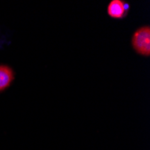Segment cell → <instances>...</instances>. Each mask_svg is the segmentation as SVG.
<instances>
[{
	"mask_svg": "<svg viewBox=\"0 0 150 150\" xmlns=\"http://www.w3.org/2000/svg\"><path fill=\"white\" fill-rule=\"evenodd\" d=\"M129 9V5L121 0H112L108 5L107 13L109 16L114 19H122L124 18Z\"/></svg>",
	"mask_w": 150,
	"mask_h": 150,
	"instance_id": "cell-2",
	"label": "cell"
},
{
	"mask_svg": "<svg viewBox=\"0 0 150 150\" xmlns=\"http://www.w3.org/2000/svg\"><path fill=\"white\" fill-rule=\"evenodd\" d=\"M15 79V73L10 67L0 65V92L8 88Z\"/></svg>",
	"mask_w": 150,
	"mask_h": 150,
	"instance_id": "cell-3",
	"label": "cell"
},
{
	"mask_svg": "<svg viewBox=\"0 0 150 150\" xmlns=\"http://www.w3.org/2000/svg\"><path fill=\"white\" fill-rule=\"evenodd\" d=\"M132 46L139 55L148 57L150 55V27L142 26L132 36Z\"/></svg>",
	"mask_w": 150,
	"mask_h": 150,
	"instance_id": "cell-1",
	"label": "cell"
}]
</instances>
